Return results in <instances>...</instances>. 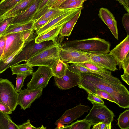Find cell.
<instances>
[{"label": "cell", "mask_w": 129, "mask_h": 129, "mask_svg": "<svg viewBox=\"0 0 129 129\" xmlns=\"http://www.w3.org/2000/svg\"><path fill=\"white\" fill-rule=\"evenodd\" d=\"M110 46V43L105 40L93 37L68 41L63 44L60 47L92 54H99L109 52Z\"/></svg>", "instance_id": "cell-1"}, {"label": "cell", "mask_w": 129, "mask_h": 129, "mask_svg": "<svg viewBox=\"0 0 129 129\" xmlns=\"http://www.w3.org/2000/svg\"><path fill=\"white\" fill-rule=\"evenodd\" d=\"M60 46L57 43L37 53L26 63L32 67L43 66L51 68L55 61L60 59Z\"/></svg>", "instance_id": "cell-2"}, {"label": "cell", "mask_w": 129, "mask_h": 129, "mask_svg": "<svg viewBox=\"0 0 129 129\" xmlns=\"http://www.w3.org/2000/svg\"><path fill=\"white\" fill-rule=\"evenodd\" d=\"M35 38L23 48L10 64L8 68L22 61H25L26 62L31 57L42 50L57 43L52 41L36 43L35 41Z\"/></svg>", "instance_id": "cell-3"}, {"label": "cell", "mask_w": 129, "mask_h": 129, "mask_svg": "<svg viewBox=\"0 0 129 129\" xmlns=\"http://www.w3.org/2000/svg\"><path fill=\"white\" fill-rule=\"evenodd\" d=\"M92 103L93 107L88 115L84 119L92 125L103 122L111 125L115 115L104 104Z\"/></svg>", "instance_id": "cell-4"}, {"label": "cell", "mask_w": 129, "mask_h": 129, "mask_svg": "<svg viewBox=\"0 0 129 129\" xmlns=\"http://www.w3.org/2000/svg\"><path fill=\"white\" fill-rule=\"evenodd\" d=\"M17 93L11 81L6 79H0V102L8 106L12 111L18 105Z\"/></svg>", "instance_id": "cell-5"}, {"label": "cell", "mask_w": 129, "mask_h": 129, "mask_svg": "<svg viewBox=\"0 0 129 129\" xmlns=\"http://www.w3.org/2000/svg\"><path fill=\"white\" fill-rule=\"evenodd\" d=\"M32 75V78L27 85V88L31 89L45 88L53 76L50 68L43 66H38L37 69Z\"/></svg>", "instance_id": "cell-6"}, {"label": "cell", "mask_w": 129, "mask_h": 129, "mask_svg": "<svg viewBox=\"0 0 129 129\" xmlns=\"http://www.w3.org/2000/svg\"><path fill=\"white\" fill-rule=\"evenodd\" d=\"M90 109L88 105H82L81 103L65 112L63 115L55 123L57 126L56 129H60L65 124L68 125L74 120L81 116L85 112Z\"/></svg>", "instance_id": "cell-7"}, {"label": "cell", "mask_w": 129, "mask_h": 129, "mask_svg": "<svg viewBox=\"0 0 129 129\" xmlns=\"http://www.w3.org/2000/svg\"><path fill=\"white\" fill-rule=\"evenodd\" d=\"M5 45L1 59L7 58L19 49L25 41L22 32L8 34L5 35Z\"/></svg>", "instance_id": "cell-8"}, {"label": "cell", "mask_w": 129, "mask_h": 129, "mask_svg": "<svg viewBox=\"0 0 129 129\" xmlns=\"http://www.w3.org/2000/svg\"><path fill=\"white\" fill-rule=\"evenodd\" d=\"M82 8L70 9L67 12L54 18L35 31L39 35L58 27L63 25L71 19L80 9Z\"/></svg>", "instance_id": "cell-9"}, {"label": "cell", "mask_w": 129, "mask_h": 129, "mask_svg": "<svg viewBox=\"0 0 129 129\" xmlns=\"http://www.w3.org/2000/svg\"><path fill=\"white\" fill-rule=\"evenodd\" d=\"M43 89H31L28 88L18 92V105L21 108L25 110L30 108L33 102L41 96Z\"/></svg>", "instance_id": "cell-10"}, {"label": "cell", "mask_w": 129, "mask_h": 129, "mask_svg": "<svg viewBox=\"0 0 129 129\" xmlns=\"http://www.w3.org/2000/svg\"><path fill=\"white\" fill-rule=\"evenodd\" d=\"M59 57L60 59L66 63L93 62L82 51L62 48L60 47Z\"/></svg>", "instance_id": "cell-11"}, {"label": "cell", "mask_w": 129, "mask_h": 129, "mask_svg": "<svg viewBox=\"0 0 129 129\" xmlns=\"http://www.w3.org/2000/svg\"><path fill=\"white\" fill-rule=\"evenodd\" d=\"M82 51L91 59L92 61L102 67L112 71L118 70L115 60L109 54H94Z\"/></svg>", "instance_id": "cell-12"}, {"label": "cell", "mask_w": 129, "mask_h": 129, "mask_svg": "<svg viewBox=\"0 0 129 129\" xmlns=\"http://www.w3.org/2000/svg\"><path fill=\"white\" fill-rule=\"evenodd\" d=\"M55 83L59 88L66 90L78 85L80 82V75L68 68L66 75L61 78L54 77Z\"/></svg>", "instance_id": "cell-13"}, {"label": "cell", "mask_w": 129, "mask_h": 129, "mask_svg": "<svg viewBox=\"0 0 129 129\" xmlns=\"http://www.w3.org/2000/svg\"><path fill=\"white\" fill-rule=\"evenodd\" d=\"M40 0H34L22 12L13 17L10 25L25 24L32 20Z\"/></svg>", "instance_id": "cell-14"}, {"label": "cell", "mask_w": 129, "mask_h": 129, "mask_svg": "<svg viewBox=\"0 0 129 129\" xmlns=\"http://www.w3.org/2000/svg\"><path fill=\"white\" fill-rule=\"evenodd\" d=\"M129 52V35L126 37L114 48L110 51L109 54L115 58L117 65L120 70L123 61Z\"/></svg>", "instance_id": "cell-15"}, {"label": "cell", "mask_w": 129, "mask_h": 129, "mask_svg": "<svg viewBox=\"0 0 129 129\" xmlns=\"http://www.w3.org/2000/svg\"><path fill=\"white\" fill-rule=\"evenodd\" d=\"M98 15L108 26L114 37L118 40L117 22L113 14L107 9L103 7L100 9Z\"/></svg>", "instance_id": "cell-16"}, {"label": "cell", "mask_w": 129, "mask_h": 129, "mask_svg": "<svg viewBox=\"0 0 129 129\" xmlns=\"http://www.w3.org/2000/svg\"><path fill=\"white\" fill-rule=\"evenodd\" d=\"M68 69L70 70L80 74L82 73H91L99 74L110 80L119 83L122 82L119 79L114 77L111 73H103L94 71L76 63L68 64Z\"/></svg>", "instance_id": "cell-17"}, {"label": "cell", "mask_w": 129, "mask_h": 129, "mask_svg": "<svg viewBox=\"0 0 129 129\" xmlns=\"http://www.w3.org/2000/svg\"><path fill=\"white\" fill-rule=\"evenodd\" d=\"M34 0H21L12 8L0 16V20L13 17L23 11Z\"/></svg>", "instance_id": "cell-18"}, {"label": "cell", "mask_w": 129, "mask_h": 129, "mask_svg": "<svg viewBox=\"0 0 129 129\" xmlns=\"http://www.w3.org/2000/svg\"><path fill=\"white\" fill-rule=\"evenodd\" d=\"M62 26L58 27L46 33L37 35L35 39V42L39 43L50 41L56 42V39L60 34Z\"/></svg>", "instance_id": "cell-19"}, {"label": "cell", "mask_w": 129, "mask_h": 129, "mask_svg": "<svg viewBox=\"0 0 129 129\" xmlns=\"http://www.w3.org/2000/svg\"><path fill=\"white\" fill-rule=\"evenodd\" d=\"M68 64L59 59L56 60L50 68L54 77L61 78L66 74Z\"/></svg>", "instance_id": "cell-20"}, {"label": "cell", "mask_w": 129, "mask_h": 129, "mask_svg": "<svg viewBox=\"0 0 129 129\" xmlns=\"http://www.w3.org/2000/svg\"><path fill=\"white\" fill-rule=\"evenodd\" d=\"M80 9L69 20L63 25L60 33L63 36H69L71 34L73 28L81 14Z\"/></svg>", "instance_id": "cell-21"}, {"label": "cell", "mask_w": 129, "mask_h": 129, "mask_svg": "<svg viewBox=\"0 0 129 129\" xmlns=\"http://www.w3.org/2000/svg\"><path fill=\"white\" fill-rule=\"evenodd\" d=\"M35 21L32 20L25 24H16L10 25L3 34L5 35L8 34L20 32L32 29L33 23Z\"/></svg>", "instance_id": "cell-22"}, {"label": "cell", "mask_w": 129, "mask_h": 129, "mask_svg": "<svg viewBox=\"0 0 129 129\" xmlns=\"http://www.w3.org/2000/svg\"><path fill=\"white\" fill-rule=\"evenodd\" d=\"M70 9H61L59 8H51L36 21L44 19L52 20L67 12Z\"/></svg>", "instance_id": "cell-23"}, {"label": "cell", "mask_w": 129, "mask_h": 129, "mask_svg": "<svg viewBox=\"0 0 129 129\" xmlns=\"http://www.w3.org/2000/svg\"><path fill=\"white\" fill-rule=\"evenodd\" d=\"M10 68L12 75L26 73L30 75L33 72L32 67L26 63L22 64H17Z\"/></svg>", "instance_id": "cell-24"}, {"label": "cell", "mask_w": 129, "mask_h": 129, "mask_svg": "<svg viewBox=\"0 0 129 129\" xmlns=\"http://www.w3.org/2000/svg\"><path fill=\"white\" fill-rule=\"evenodd\" d=\"M26 45L24 43L23 44L19 49L12 55L4 60L0 59V74L6 70L10 64L13 60L17 55L22 49Z\"/></svg>", "instance_id": "cell-25"}, {"label": "cell", "mask_w": 129, "mask_h": 129, "mask_svg": "<svg viewBox=\"0 0 129 129\" xmlns=\"http://www.w3.org/2000/svg\"><path fill=\"white\" fill-rule=\"evenodd\" d=\"M92 125L91 123L84 119L77 120L70 125H64L60 129H90Z\"/></svg>", "instance_id": "cell-26"}, {"label": "cell", "mask_w": 129, "mask_h": 129, "mask_svg": "<svg viewBox=\"0 0 129 129\" xmlns=\"http://www.w3.org/2000/svg\"><path fill=\"white\" fill-rule=\"evenodd\" d=\"M117 120V125L120 128L129 129V110H126L121 113Z\"/></svg>", "instance_id": "cell-27"}, {"label": "cell", "mask_w": 129, "mask_h": 129, "mask_svg": "<svg viewBox=\"0 0 129 129\" xmlns=\"http://www.w3.org/2000/svg\"><path fill=\"white\" fill-rule=\"evenodd\" d=\"M21 0H1L0 1V16L14 7Z\"/></svg>", "instance_id": "cell-28"}, {"label": "cell", "mask_w": 129, "mask_h": 129, "mask_svg": "<svg viewBox=\"0 0 129 129\" xmlns=\"http://www.w3.org/2000/svg\"><path fill=\"white\" fill-rule=\"evenodd\" d=\"M76 63L98 72L108 73H111L110 71L93 62H86Z\"/></svg>", "instance_id": "cell-29"}, {"label": "cell", "mask_w": 129, "mask_h": 129, "mask_svg": "<svg viewBox=\"0 0 129 129\" xmlns=\"http://www.w3.org/2000/svg\"><path fill=\"white\" fill-rule=\"evenodd\" d=\"M29 75H30L29 74L26 73L17 75L16 85L15 88L17 92H18L21 90L25 79Z\"/></svg>", "instance_id": "cell-30"}, {"label": "cell", "mask_w": 129, "mask_h": 129, "mask_svg": "<svg viewBox=\"0 0 129 129\" xmlns=\"http://www.w3.org/2000/svg\"><path fill=\"white\" fill-rule=\"evenodd\" d=\"M85 1L84 0H78L72 2L69 4L58 8L61 9H73L75 8L83 9V4Z\"/></svg>", "instance_id": "cell-31"}, {"label": "cell", "mask_w": 129, "mask_h": 129, "mask_svg": "<svg viewBox=\"0 0 129 129\" xmlns=\"http://www.w3.org/2000/svg\"><path fill=\"white\" fill-rule=\"evenodd\" d=\"M94 94L98 96L101 99H107L109 101L115 103L116 104V102L114 99L109 93L104 91L96 89Z\"/></svg>", "instance_id": "cell-32"}, {"label": "cell", "mask_w": 129, "mask_h": 129, "mask_svg": "<svg viewBox=\"0 0 129 129\" xmlns=\"http://www.w3.org/2000/svg\"><path fill=\"white\" fill-rule=\"evenodd\" d=\"M11 118L8 114L0 110V129H8V121Z\"/></svg>", "instance_id": "cell-33"}, {"label": "cell", "mask_w": 129, "mask_h": 129, "mask_svg": "<svg viewBox=\"0 0 129 129\" xmlns=\"http://www.w3.org/2000/svg\"><path fill=\"white\" fill-rule=\"evenodd\" d=\"M13 18H9L3 20H0V36L4 33L10 25Z\"/></svg>", "instance_id": "cell-34"}, {"label": "cell", "mask_w": 129, "mask_h": 129, "mask_svg": "<svg viewBox=\"0 0 129 129\" xmlns=\"http://www.w3.org/2000/svg\"><path fill=\"white\" fill-rule=\"evenodd\" d=\"M51 20L48 19H44L35 21L33 24L32 29L36 31Z\"/></svg>", "instance_id": "cell-35"}, {"label": "cell", "mask_w": 129, "mask_h": 129, "mask_svg": "<svg viewBox=\"0 0 129 129\" xmlns=\"http://www.w3.org/2000/svg\"><path fill=\"white\" fill-rule=\"evenodd\" d=\"M19 129H46V127H44L42 125L41 127H36L33 126L31 123L30 120H28L25 122L20 125H18Z\"/></svg>", "instance_id": "cell-36"}, {"label": "cell", "mask_w": 129, "mask_h": 129, "mask_svg": "<svg viewBox=\"0 0 129 129\" xmlns=\"http://www.w3.org/2000/svg\"><path fill=\"white\" fill-rule=\"evenodd\" d=\"M122 67L124 71L123 75L129 76V54L128 53L122 64Z\"/></svg>", "instance_id": "cell-37"}, {"label": "cell", "mask_w": 129, "mask_h": 129, "mask_svg": "<svg viewBox=\"0 0 129 129\" xmlns=\"http://www.w3.org/2000/svg\"><path fill=\"white\" fill-rule=\"evenodd\" d=\"M88 95L87 99L90 101L91 103H93L97 104H104V101L102 99L91 93H88Z\"/></svg>", "instance_id": "cell-38"}, {"label": "cell", "mask_w": 129, "mask_h": 129, "mask_svg": "<svg viewBox=\"0 0 129 129\" xmlns=\"http://www.w3.org/2000/svg\"><path fill=\"white\" fill-rule=\"evenodd\" d=\"M123 25L127 33L129 35V13H128L124 14L122 19Z\"/></svg>", "instance_id": "cell-39"}, {"label": "cell", "mask_w": 129, "mask_h": 129, "mask_svg": "<svg viewBox=\"0 0 129 129\" xmlns=\"http://www.w3.org/2000/svg\"><path fill=\"white\" fill-rule=\"evenodd\" d=\"M111 125H109L103 122H99L93 126L92 129H111Z\"/></svg>", "instance_id": "cell-40"}, {"label": "cell", "mask_w": 129, "mask_h": 129, "mask_svg": "<svg viewBox=\"0 0 129 129\" xmlns=\"http://www.w3.org/2000/svg\"><path fill=\"white\" fill-rule=\"evenodd\" d=\"M5 35L3 34L0 36V58L2 57L5 45Z\"/></svg>", "instance_id": "cell-41"}, {"label": "cell", "mask_w": 129, "mask_h": 129, "mask_svg": "<svg viewBox=\"0 0 129 129\" xmlns=\"http://www.w3.org/2000/svg\"><path fill=\"white\" fill-rule=\"evenodd\" d=\"M0 110L8 114H11L12 113V111L8 106L0 102Z\"/></svg>", "instance_id": "cell-42"}, {"label": "cell", "mask_w": 129, "mask_h": 129, "mask_svg": "<svg viewBox=\"0 0 129 129\" xmlns=\"http://www.w3.org/2000/svg\"><path fill=\"white\" fill-rule=\"evenodd\" d=\"M49 0H40L38 6L35 13V15L42 10L46 6Z\"/></svg>", "instance_id": "cell-43"}, {"label": "cell", "mask_w": 129, "mask_h": 129, "mask_svg": "<svg viewBox=\"0 0 129 129\" xmlns=\"http://www.w3.org/2000/svg\"><path fill=\"white\" fill-rule=\"evenodd\" d=\"M118 1L120 4L123 6L126 11L129 12V0H115Z\"/></svg>", "instance_id": "cell-44"}, {"label": "cell", "mask_w": 129, "mask_h": 129, "mask_svg": "<svg viewBox=\"0 0 129 129\" xmlns=\"http://www.w3.org/2000/svg\"><path fill=\"white\" fill-rule=\"evenodd\" d=\"M8 129H19V128L18 125L14 123L11 118L8 121Z\"/></svg>", "instance_id": "cell-45"}, {"label": "cell", "mask_w": 129, "mask_h": 129, "mask_svg": "<svg viewBox=\"0 0 129 129\" xmlns=\"http://www.w3.org/2000/svg\"><path fill=\"white\" fill-rule=\"evenodd\" d=\"M66 0H57L53 4L51 8H58Z\"/></svg>", "instance_id": "cell-46"}, {"label": "cell", "mask_w": 129, "mask_h": 129, "mask_svg": "<svg viewBox=\"0 0 129 129\" xmlns=\"http://www.w3.org/2000/svg\"><path fill=\"white\" fill-rule=\"evenodd\" d=\"M121 77L122 80L124 81L128 85H129V76L122 75Z\"/></svg>", "instance_id": "cell-47"}, {"label": "cell", "mask_w": 129, "mask_h": 129, "mask_svg": "<svg viewBox=\"0 0 129 129\" xmlns=\"http://www.w3.org/2000/svg\"><path fill=\"white\" fill-rule=\"evenodd\" d=\"M78 0H84L85 1L86 0H66L65 1H64L60 6L65 5L68 4L72 2Z\"/></svg>", "instance_id": "cell-48"}, {"label": "cell", "mask_w": 129, "mask_h": 129, "mask_svg": "<svg viewBox=\"0 0 129 129\" xmlns=\"http://www.w3.org/2000/svg\"><path fill=\"white\" fill-rule=\"evenodd\" d=\"M0 59H1L0 58Z\"/></svg>", "instance_id": "cell-49"}]
</instances>
